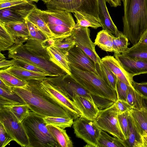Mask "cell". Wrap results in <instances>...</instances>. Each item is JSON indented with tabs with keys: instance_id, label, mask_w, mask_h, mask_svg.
<instances>
[{
	"instance_id": "f907efd6",
	"label": "cell",
	"mask_w": 147,
	"mask_h": 147,
	"mask_svg": "<svg viewBox=\"0 0 147 147\" xmlns=\"http://www.w3.org/2000/svg\"><path fill=\"white\" fill-rule=\"evenodd\" d=\"M121 0H107V2L111 7H116L121 5Z\"/></svg>"
},
{
	"instance_id": "ee69618b",
	"label": "cell",
	"mask_w": 147,
	"mask_h": 147,
	"mask_svg": "<svg viewBox=\"0 0 147 147\" xmlns=\"http://www.w3.org/2000/svg\"><path fill=\"white\" fill-rule=\"evenodd\" d=\"M15 65L25 69L37 72L47 74L49 75L42 69L30 63L20 59H14Z\"/></svg>"
},
{
	"instance_id": "836d02e7",
	"label": "cell",
	"mask_w": 147,
	"mask_h": 147,
	"mask_svg": "<svg viewBox=\"0 0 147 147\" xmlns=\"http://www.w3.org/2000/svg\"><path fill=\"white\" fill-rule=\"evenodd\" d=\"M43 119L46 125H51L63 129L71 127L74 122L71 117L47 116Z\"/></svg>"
},
{
	"instance_id": "2e32d148",
	"label": "cell",
	"mask_w": 147,
	"mask_h": 147,
	"mask_svg": "<svg viewBox=\"0 0 147 147\" xmlns=\"http://www.w3.org/2000/svg\"><path fill=\"white\" fill-rule=\"evenodd\" d=\"M72 100L82 112V116L90 120H94L100 110L93 99L76 94Z\"/></svg>"
},
{
	"instance_id": "e575fe53",
	"label": "cell",
	"mask_w": 147,
	"mask_h": 147,
	"mask_svg": "<svg viewBox=\"0 0 147 147\" xmlns=\"http://www.w3.org/2000/svg\"><path fill=\"white\" fill-rule=\"evenodd\" d=\"M128 39L123 33L120 32L118 36H113V52L115 54H120L128 49Z\"/></svg>"
},
{
	"instance_id": "30bf717a",
	"label": "cell",
	"mask_w": 147,
	"mask_h": 147,
	"mask_svg": "<svg viewBox=\"0 0 147 147\" xmlns=\"http://www.w3.org/2000/svg\"><path fill=\"white\" fill-rule=\"evenodd\" d=\"M73 127L76 136L85 141L88 146L97 147L101 130L94 121L82 115L75 119Z\"/></svg>"
},
{
	"instance_id": "cb8c5ba5",
	"label": "cell",
	"mask_w": 147,
	"mask_h": 147,
	"mask_svg": "<svg viewBox=\"0 0 147 147\" xmlns=\"http://www.w3.org/2000/svg\"><path fill=\"white\" fill-rule=\"evenodd\" d=\"M26 19L37 27L49 39H54L53 35L42 16L40 9L36 7Z\"/></svg>"
},
{
	"instance_id": "4316f807",
	"label": "cell",
	"mask_w": 147,
	"mask_h": 147,
	"mask_svg": "<svg viewBox=\"0 0 147 147\" xmlns=\"http://www.w3.org/2000/svg\"><path fill=\"white\" fill-rule=\"evenodd\" d=\"M78 26L83 27H90L94 29L101 27L97 19L94 17L81 11H75L74 13Z\"/></svg>"
},
{
	"instance_id": "d590c367",
	"label": "cell",
	"mask_w": 147,
	"mask_h": 147,
	"mask_svg": "<svg viewBox=\"0 0 147 147\" xmlns=\"http://www.w3.org/2000/svg\"><path fill=\"white\" fill-rule=\"evenodd\" d=\"M126 101L132 109L141 110L144 108L142 105V96L133 87H129Z\"/></svg>"
},
{
	"instance_id": "11a10c76",
	"label": "cell",
	"mask_w": 147,
	"mask_h": 147,
	"mask_svg": "<svg viewBox=\"0 0 147 147\" xmlns=\"http://www.w3.org/2000/svg\"><path fill=\"white\" fill-rule=\"evenodd\" d=\"M142 105L147 111V97L142 96Z\"/></svg>"
},
{
	"instance_id": "d4e9b609",
	"label": "cell",
	"mask_w": 147,
	"mask_h": 147,
	"mask_svg": "<svg viewBox=\"0 0 147 147\" xmlns=\"http://www.w3.org/2000/svg\"><path fill=\"white\" fill-rule=\"evenodd\" d=\"M46 126L59 147H73V143L65 130L51 125Z\"/></svg>"
},
{
	"instance_id": "8992f818",
	"label": "cell",
	"mask_w": 147,
	"mask_h": 147,
	"mask_svg": "<svg viewBox=\"0 0 147 147\" xmlns=\"http://www.w3.org/2000/svg\"><path fill=\"white\" fill-rule=\"evenodd\" d=\"M40 11L54 38H63L72 35L73 29L76 24L71 12L47 9L45 10L40 9Z\"/></svg>"
},
{
	"instance_id": "d6986e66",
	"label": "cell",
	"mask_w": 147,
	"mask_h": 147,
	"mask_svg": "<svg viewBox=\"0 0 147 147\" xmlns=\"http://www.w3.org/2000/svg\"><path fill=\"white\" fill-rule=\"evenodd\" d=\"M107 0H98V17L102 30L117 37L120 31L113 22L108 11Z\"/></svg>"
},
{
	"instance_id": "7bdbcfd3",
	"label": "cell",
	"mask_w": 147,
	"mask_h": 147,
	"mask_svg": "<svg viewBox=\"0 0 147 147\" xmlns=\"http://www.w3.org/2000/svg\"><path fill=\"white\" fill-rule=\"evenodd\" d=\"M129 86L117 78L116 90L118 99L126 101Z\"/></svg>"
},
{
	"instance_id": "681fc988",
	"label": "cell",
	"mask_w": 147,
	"mask_h": 147,
	"mask_svg": "<svg viewBox=\"0 0 147 147\" xmlns=\"http://www.w3.org/2000/svg\"><path fill=\"white\" fill-rule=\"evenodd\" d=\"M15 65V62L14 59L8 60L5 59L0 60V69H4Z\"/></svg>"
},
{
	"instance_id": "b9f144b4",
	"label": "cell",
	"mask_w": 147,
	"mask_h": 147,
	"mask_svg": "<svg viewBox=\"0 0 147 147\" xmlns=\"http://www.w3.org/2000/svg\"><path fill=\"white\" fill-rule=\"evenodd\" d=\"M129 115V111H127L117 116L119 125L125 140L128 138L129 131L128 120Z\"/></svg>"
},
{
	"instance_id": "ba28073f",
	"label": "cell",
	"mask_w": 147,
	"mask_h": 147,
	"mask_svg": "<svg viewBox=\"0 0 147 147\" xmlns=\"http://www.w3.org/2000/svg\"><path fill=\"white\" fill-rule=\"evenodd\" d=\"M39 84L42 91L63 108L73 119L82 115L73 101L56 85L47 79L40 80Z\"/></svg>"
},
{
	"instance_id": "bcb514c9",
	"label": "cell",
	"mask_w": 147,
	"mask_h": 147,
	"mask_svg": "<svg viewBox=\"0 0 147 147\" xmlns=\"http://www.w3.org/2000/svg\"><path fill=\"white\" fill-rule=\"evenodd\" d=\"M118 115L129 111L132 108L127 101L118 99L114 102Z\"/></svg>"
},
{
	"instance_id": "1f68e13d",
	"label": "cell",
	"mask_w": 147,
	"mask_h": 147,
	"mask_svg": "<svg viewBox=\"0 0 147 147\" xmlns=\"http://www.w3.org/2000/svg\"><path fill=\"white\" fill-rule=\"evenodd\" d=\"M122 54L132 58L147 61V44L138 42Z\"/></svg>"
},
{
	"instance_id": "4dcf8cb0",
	"label": "cell",
	"mask_w": 147,
	"mask_h": 147,
	"mask_svg": "<svg viewBox=\"0 0 147 147\" xmlns=\"http://www.w3.org/2000/svg\"><path fill=\"white\" fill-rule=\"evenodd\" d=\"M97 147H126L124 142L116 137H113L105 131L101 130Z\"/></svg>"
},
{
	"instance_id": "52a82bcc",
	"label": "cell",
	"mask_w": 147,
	"mask_h": 147,
	"mask_svg": "<svg viewBox=\"0 0 147 147\" xmlns=\"http://www.w3.org/2000/svg\"><path fill=\"white\" fill-rule=\"evenodd\" d=\"M0 123L14 141L22 147H29V138L22 122L8 109L0 107Z\"/></svg>"
},
{
	"instance_id": "c3c4849f",
	"label": "cell",
	"mask_w": 147,
	"mask_h": 147,
	"mask_svg": "<svg viewBox=\"0 0 147 147\" xmlns=\"http://www.w3.org/2000/svg\"><path fill=\"white\" fill-rule=\"evenodd\" d=\"M28 0H7L0 2V9L12 6L18 4L26 3Z\"/></svg>"
},
{
	"instance_id": "3957f363",
	"label": "cell",
	"mask_w": 147,
	"mask_h": 147,
	"mask_svg": "<svg viewBox=\"0 0 147 147\" xmlns=\"http://www.w3.org/2000/svg\"><path fill=\"white\" fill-rule=\"evenodd\" d=\"M71 76L93 96L115 102L118 99L116 90L101 77L93 73L79 69L69 64Z\"/></svg>"
},
{
	"instance_id": "ffe728a7",
	"label": "cell",
	"mask_w": 147,
	"mask_h": 147,
	"mask_svg": "<svg viewBox=\"0 0 147 147\" xmlns=\"http://www.w3.org/2000/svg\"><path fill=\"white\" fill-rule=\"evenodd\" d=\"M3 70L18 78L26 81L43 80L46 79L47 76H49L47 74L29 70L16 65L11 66Z\"/></svg>"
},
{
	"instance_id": "277c9868",
	"label": "cell",
	"mask_w": 147,
	"mask_h": 147,
	"mask_svg": "<svg viewBox=\"0 0 147 147\" xmlns=\"http://www.w3.org/2000/svg\"><path fill=\"white\" fill-rule=\"evenodd\" d=\"M22 123L29 138V147H59L42 117L30 111Z\"/></svg>"
},
{
	"instance_id": "8d00e7d4",
	"label": "cell",
	"mask_w": 147,
	"mask_h": 147,
	"mask_svg": "<svg viewBox=\"0 0 147 147\" xmlns=\"http://www.w3.org/2000/svg\"><path fill=\"white\" fill-rule=\"evenodd\" d=\"M16 44L14 38L0 24V51H8L13 46Z\"/></svg>"
},
{
	"instance_id": "6da1fadb",
	"label": "cell",
	"mask_w": 147,
	"mask_h": 147,
	"mask_svg": "<svg viewBox=\"0 0 147 147\" xmlns=\"http://www.w3.org/2000/svg\"><path fill=\"white\" fill-rule=\"evenodd\" d=\"M39 81H28L26 86L12 88V89L28 105L31 111L42 117L47 116L71 117L63 108L42 91Z\"/></svg>"
},
{
	"instance_id": "9f6ffc18",
	"label": "cell",
	"mask_w": 147,
	"mask_h": 147,
	"mask_svg": "<svg viewBox=\"0 0 147 147\" xmlns=\"http://www.w3.org/2000/svg\"><path fill=\"white\" fill-rule=\"evenodd\" d=\"M29 1H30L31 2H36L37 3L38 2L39 0H41L43 1L46 4L48 1L49 0H28Z\"/></svg>"
},
{
	"instance_id": "e0dca14e",
	"label": "cell",
	"mask_w": 147,
	"mask_h": 147,
	"mask_svg": "<svg viewBox=\"0 0 147 147\" xmlns=\"http://www.w3.org/2000/svg\"><path fill=\"white\" fill-rule=\"evenodd\" d=\"M0 24L14 38L16 44L24 43L30 38L29 31L26 20L22 22H0Z\"/></svg>"
},
{
	"instance_id": "f5cc1de1",
	"label": "cell",
	"mask_w": 147,
	"mask_h": 147,
	"mask_svg": "<svg viewBox=\"0 0 147 147\" xmlns=\"http://www.w3.org/2000/svg\"><path fill=\"white\" fill-rule=\"evenodd\" d=\"M0 88L5 90H10L12 89V88L8 86L1 79H0Z\"/></svg>"
},
{
	"instance_id": "5bb4252c",
	"label": "cell",
	"mask_w": 147,
	"mask_h": 147,
	"mask_svg": "<svg viewBox=\"0 0 147 147\" xmlns=\"http://www.w3.org/2000/svg\"><path fill=\"white\" fill-rule=\"evenodd\" d=\"M66 57L69 64L76 68L82 71L92 72L101 77L94 62L76 45L68 52Z\"/></svg>"
},
{
	"instance_id": "484cf974",
	"label": "cell",
	"mask_w": 147,
	"mask_h": 147,
	"mask_svg": "<svg viewBox=\"0 0 147 147\" xmlns=\"http://www.w3.org/2000/svg\"><path fill=\"white\" fill-rule=\"evenodd\" d=\"M47 9L60 10L74 13L78 8L76 0H49L46 4Z\"/></svg>"
},
{
	"instance_id": "5b68a950",
	"label": "cell",
	"mask_w": 147,
	"mask_h": 147,
	"mask_svg": "<svg viewBox=\"0 0 147 147\" xmlns=\"http://www.w3.org/2000/svg\"><path fill=\"white\" fill-rule=\"evenodd\" d=\"M8 57L20 59L30 63L46 71L49 76H57L67 74L50 59L33 52L26 48L23 43H17L8 51Z\"/></svg>"
},
{
	"instance_id": "d6a6232c",
	"label": "cell",
	"mask_w": 147,
	"mask_h": 147,
	"mask_svg": "<svg viewBox=\"0 0 147 147\" xmlns=\"http://www.w3.org/2000/svg\"><path fill=\"white\" fill-rule=\"evenodd\" d=\"M0 79L9 87L12 88L24 86L28 82L22 80L3 69H0Z\"/></svg>"
},
{
	"instance_id": "7a4b0ae2",
	"label": "cell",
	"mask_w": 147,
	"mask_h": 147,
	"mask_svg": "<svg viewBox=\"0 0 147 147\" xmlns=\"http://www.w3.org/2000/svg\"><path fill=\"white\" fill-rule=\"evenodd\" d=\"M123 33L134 45L147 29V0H123Z\"/></svg>"
},
{
	"instance_id": "816d5d0a",
	"label": "cell",
	"mask_w": 147,
	"mask_h": 147,
	"mask_svg": "<svg viewBox=\"0 0 147 147\" xmlns=\"http://www.w3.org/2000/svg\"><path fill=\"white\" fill-rule=\"evenodd\" d=\"M138 43L143 44H147V29L144 32Z\"/></svg>"
},
{
	"instance_id": "83f0119b",
	"label": "cell",
	"mask_w": 147,
	"mask_h": 147,
	"mask_svg": "<svg viewBox=\"0 0 147 147\" xmlns=\"http://www.w3.org/2000/svg\"><path fill=\"white\" fill-rule=\"evenodd\" d=\"M131 116L142 136L147 134V111L144 108L141 110L132 109L129 111Z\"/></svg>"
},
{
	"instance_id": "680465c9",
	"label": "cell",
	"mask_w": 147,
	"mask_h": 147,
	"mask_svg": "<svg viewBox=\"0 0 147 147\" xmlns=\"http://www.w3.org/2000/svg\"><path fill=\"white\" fill-rule=\"evenodd\" d=\"M6 0H0V2H2L3 1H5Z\"/></svg>"
},
{
	"instance_id": "f1b7e54d",
	"label": "cell",
	"mask_w": 147,
	"mask_h": 147,
	"mask_svg": "<svg viewBox=\"0 0 147 147\" xmlns=\"http://www.w3.org/2000/svg\"><path fill=\"white\" fill-rule=\"evenodd\" d=\"M113 36L112 34L102 30L97 33L94 43L102 50L107 52H113Z\"/></svg>"
},
{
	"instance_id": "f546056e",
	"label": "cell",
	"mask_w": 147,
	"mask_h": 147,
	"mask_svg": "<svg viewBox=\"0 0 147 147\" xmlns=\"http://www.w3.org/2000/svg\"><path fill=\"white\" fill-rule=\"evenodd\" d=\"M78 8L76 11L85 13L92 15L99 21L98 17V0H76Z\"/></svg>"
},
{
	"instance_id": "7402d4cb",
	"label": "cell",
	"mask_w": 147,
	"mask_h": 147,
	"mask_svg": "<svg viewBox=\"0 0 147 147\" xmlns=\"http://www.w3.org/2000/svg\"><path fill=\"white\" fill-rule=\"evenodd\" d=\"M47 49L51 60L60 67L67 74L71 76L69 64L66 55L53 45L48 47Z\"/></svg>"
},
{
	"instance_id": "74e56055",
	"label": "cell",
	"mask_w": 147,
	"mask_h": 147,
	"mask_svg": "<svg viewBox=\"0 0 147 147\" xmlns=\"http://www.w3.org/2000/svg\"><path fill=\"white\" fill-rule=\"evenodd\" d=\"M75 45V40L71 35L63 38H54V43L53 45L59 49L66 55L70 49Z\"/></svg>"
},
{
	"instance_id": "6f0895ef",
	"label": "cell",
	"mask_w": 147,
	"mask_h": 147,
	"mask_svg": "<svg viewBox=\"0 0 147 147\" xmlns=\"http://www.w3.org/2000/svg\"><path fill=\"white\" fill-rule=\"evenodd\" d=\"M5 57L4 55L1 52L0 53V60L5 59Z\"/></svg>"
},
{
	"instance_id": "60d3db41",
	"label": "cell",
	"mask_w": 147,
	"mask_h": 147,
	"mask_svg": "<svg viewBox=\"0 0 147 147\" xmlns=\"http://www.w3.org/2000/svg\"><path fill=\"white\" fill-rule=\"evenodd\" d=\"M0 98L4 100L26 104L24 100L12 89L5 90L0 88Z\"/></svg>"
},
{
	"instance_id": "f6af8a7d",
	"label": "cell",
	"mask_w": 147,
	"mask_h": 147,
	"mask_svg": "<svg viewBox=\"0 0 147 147\" xmlns=\"http://www.w3.org/2000/svg\"><path fill=\"white\" fill-rule=\"evenodd\" d=\"M12 141H14L13 138L6 131L3 125L0 123V147H5Z\"/></svg>"
},
{
	"instance_id": "ac0fdd59",
	"label": "cell",
	"mask_w": 147,
	"mask_h": 147,
	"mask_svg": "<svg viewBox=\"0 0 147 147\" xmlns=\"http://www.w3.org/2000/svg\"><path fill=\"white\" fill-rule=\"evenodd\" d=\"M104 64L117 76V78L129 86L133 87V78L129 75L119 61L113 56L107 55L101 59Z\"/></svg>"
},
{
	"instance_id": "7c38bea8",
	"label": "cell",
	"mask_w": 147,
	"mask_h": 147,
	"mask_svg": "<svg viewBox=\"0 0 147 147\" xmlns=\"http://www.w3.org/2000/svg\"><path fill=\"white\" fill-rule=\"evenodd\" d=\"M47 79L57 86L72 100L76 94L85 96L93 99V96L68 74L57 76H50Z\"/></svg>"
},
{
	"instance_id": "44dd1931",
	"label": "cell",
	"mask_w": 147,
	"mask_h": 147,
	"mask_svg": "<svg viewBox=\"0 0 147 147\" xmlns=\"http://www.w3.org/2000/svg\"><path fill=\"white\" fill-rule=\"evenodd\" d=\"M3 107L10 110L18 121L22 122L29 115L31 111L26 104L6 101L0 100V107Z\"/></svg>"
},
{
	"instance_id": "7dc6e473",
	"label": "cell",
	"mask_w": 147,
	"mask_h": 147,
	"mask_svg": "<svg viewBox=\"0 0 147 147\" xmlns=\"http://www.w3.org/2000/svg\"><path fill=\"white\" fill-rule=\"evenodd\" d=\"M132 86L142 96L147 97V82L138 83L134 81Z\"/></svg>"
},
{
	"instance_id": "603a6c76",
	"label": "cell",
	"mask_w": 147,
	"mask_h": 147,
	"mask_svg": "<svg viewBox=\"0 0 147 147\" xmlns=\"http://www.w3.org/2000/svg\"><path fill=\"white\" fill-rule=\"evenodd\" d=\"M128 120L129 131L127 138L124 141L126 147H143L142 136L129 114Z\"/></svg>"
},
{
	"instance_id": "91938a15",
	"label": "cell",
	"mask_w": 147,
	"mask_h": 147,
	"mask_svg": "<svg viewBox=\"0 0 147 147\" xmlns=\"http://www.w3.org/2000/svg\"><path fill=\"white\" fill-rule=\"evenodd\" d=\"M123 0H121V1H123Z\"/></svg>"
},
{
	"instance_id": "8fae6325",
	"label": "cell",
	"mask_w": 147,
	"mask_h": 147,
	"mask_svg": "<svg viewBox=\"0 0 147 147\" xmlns=\"http://www.w3.org/2000/svg\"><path fill=\"white\" fill-rule=\"evenodd\" d=\"M90 30L88 27H81L76 24L73 29L72 35L76 45L93 61L97 71L100 68L101 59L96 52V45L90 38Z\"/></svg>"
},
{
	"instance_id": "4fadbf2b",
	"label": "cell",
	"mask_w": 147,
	"mask_h": 147,
	"mask_svg": "<svg viewBox=\"0 0 147 147\" xmlns=\"http://www.w3.org/2000/svg\"><path fill=\"white\" fill-rule=\"evenodd\" d=\"M32 2L18 4L0 9V22H22L36 7Z\"/></svg>"
},
{
	"instance_id": "9c48e42d",
	"label": "cell",
	"mask_w": 147,
	"mask_h": 147,
	"mask_svg": "<svg viewBox=\"0 0 147 147\" xmlns=\"http://www.w3.org/2000/svg\"><path fill=\"white\" fill-rule=\"evenodd\" d=\"M117 116L114 103L105 109L100 110L94 122L100 130L124 141L125 139L120 127Z\"/></svg>"
},
{
	"instance_id": "db71d44e",
	"label": "cell",
	"mask_w": 147,
	"mask_h": 147,
	"mask_svg": "<svg viewBox=\"0 0 147 147\" xmlns=\"http://www.w3.org/2000/svg\"><path fill=\"white\" fill-rule=\"evenodd\" d=\"M143 147H147V134H145L142 136Z\"/></svg>"
},
{
	"instance_id": "ab89813d",
	"label": "cell",
	"mask_w": 147,
	"mask_h": 147,
	"mask_svg": "<svg viewBox=\"0 0 147 147\" xmlns=\"http://www.w3.org/2000/svg\"><path fill=\"white\" fill-rule=\"evenodd\" d=\"M26 21L28 29L30 38L45 43L49 39L35 25L26 19Z\"/></svg>"
},
{
	"instance_id": "9a60e30c",
	"label": "cell",
	"mask_w": 147,
	"mask_h": 147,
	"mask_svg": "<svg viewBox=\"0 0 147 147\" xmlns=\"http://www.w3.org/2000/svg\"><path fill=\"white\" fill-rule=\"evenodd\" d=\"M114 57L132 77L147 73V61L132 58L122 54H115Z\"/></svg>"
},
{
	"instance_id": "f35d334b",
	"label": "cell",
	"mask_w": 147,
	"mask_h": 147,
	"mask_svg": "<svg viewBox=\"0 0 147 147\" xmlns=\"http://www.w3.org/2000/svg\"><path fill=\"white\" fill-rule=\"evenodd\" d=\"M100 75L107 83L116 90L117 78L101 61L100 64Z\"/></svg>"
}]
</instances>
